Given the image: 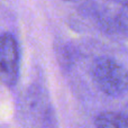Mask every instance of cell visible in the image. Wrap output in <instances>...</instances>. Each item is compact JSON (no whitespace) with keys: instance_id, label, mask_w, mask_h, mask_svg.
<instances>
[{"instance_id":"6da1fadb","label":"cell","mask_w":128,"mask_h":128,"mask_svg":"<svg viewBox=\"0 0 128 128\" xmlns=\"http://www.w3.org/2000/svg\"><path fill=\"white\" fill-rule=\"evenodd\" d=\"M91 76L100 91L118 98L128 93V70L117 61L101 56L93 61Z\"/></svg>"},{"instance_id":"7a4b0ae2","label":"cell","mask_w":128,"mask_h":128,"mask_svg":"<svg viewBox=\"0 0 128 128\" xmlns=\"http://www.w3.org/2000/svg\"><path fill=\"white\" fill-rule=\"evenodd\" d=\"M20 54L17 40L11 34L0 35V81L14 88L19 79Z\"/></svg>"},{"instance_id":"3957f363","label":"cell","mask_w":128,"mask_h":128,"mask_svg":"<svg viewBox=\"0 0 128 128\" xmlns=\"http://www.w3.org/2000/svg\"><path fill=\"white\" fill-rule=\"evenodd\" d=\"M96 128H128V117L112 111H106L97 116Z\"/></svg>"},{"instance_id":"277c9868","label":"cell","mask_w":128,"mask_h":128,"mask_svg":"<svg viewBox=\"0 0 128 128\" xmlns=\"http://www.w3.org/2000/svg\"><path fill=\"white\" fill-rule=\"evenodd\" d=\"M114 28L118 33L128 37V7H122L120 12L114 20Z\"/></svg>"},{"instance_id":"5b68a950","label":"cell","mask_w":128,"mask_h":128,"mask_svg":"<svg viewBox=\"0 0 128 128\" xmlns=\"http://www.w3.org/2000/svg\"><path fill=\"white\" fill-rule=\"evenodd\" d=\"M111 1H114L115 4H120L122 7H128V0H111Z\"/></svg>"}]
</instances>
